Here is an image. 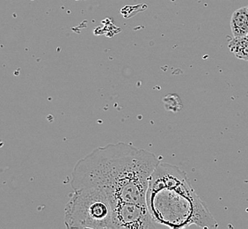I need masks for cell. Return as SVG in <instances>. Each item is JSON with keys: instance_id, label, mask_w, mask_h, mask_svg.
<instances>
[{"instance_id": "4", "label": "cell", "mask_w": 248, "mask_h": 229, "mask_svg": "<svg viewBox=\"0 0 248 229\" xmlns=\"http://www.w3.org/2000/svg\"><path fill=\"white\" fill-rule=\"evenodd\" d=\"M167 229L153 219L146 204L115 202L111 229Z\"/></svg>"}, {"instance_id": "5", "label": "cell", "mask_w": 248, "mask_h": 229, "mask_svg": "<svg viewBox=\"0 0 248 229\" xmlns=\"http://www.w3.org/2000/svg\"><path fill=\"white\" fill-rule=\"evenodd\" d=\"M231 29L234 37H244L248 34V6L234 12L231 18Z\"/></svg>"}, {"instance_id": "2", "label": "cell", "mask_w": 248, "mask_h": 229, "mask_svg": "<svg viewBox=\"0 0 248 229\" xmlns=\"http://www.w3.org/2000/svg\"><path fill=\"white\" fill-rule=\"evenodd\" d=\"M146 205L153 219L169 229L191 225L215 229L218 225L200 197L186 173L180 167L159 163L149 179Z\"/></svg>"}, {"instance_id": "8", "label": "cell", "mask_w": 248, "mask_h": 229, "mask_svg": "<svg viewBox=\"0 0 248 229\" xmlns=\"http://www.w3.org/2000/svg\"></svg>"}, {"instance_id": "3", "label": "cell", "mask_w": 248, "mask_h": 229, "mask_svg": "<svg viewBox=\"0 0 248 229\" xmlns=\"http://www.w3.org/2000/svg\"><path fill=\"white\" fill-rule=\"evenodd\" d=\"M113 204L104 192L82 188L74 190L65 205L67 229H111Z\"/></svg>"}, {"instance_id": "7", "label": "cell", "mask_w": 248, "mask_h": 229, "mask_svg": "<svg viewBox=\"0 0 248 229\" xmlns=\"http://www.w3.org/2000/svg\"></svg>"}, {"instance_id": "1", "label": "cell", "mask_w": 248, "mask_h": 229, "mask_svg": "<svg viewBox=\"0 0 248 229\" xmlns=\"http://www.w3.org/2000/svg\"><path fill=\"white\" fill-rule=\"evenodd\" d=\"M159 163L154 153L130 144H108L96 148L76 163L71 185L73 190H100L112 204H146L149 179Z\"/></svg>"}, {"instance_id": "6", "label": "cell", "mask_w": 248, "mask_h": 229, "mask_svg": "<svg viewBox=\"0 0 248 229\" xmlns=\"http://www.w3.org/2000/svg\"><path fill=\"white\" fill-rule=\"evenodd\" d=\"M228 46L235 57L248 61V36L233 37L230 41Z\"/></svg>"}]
</instances>
